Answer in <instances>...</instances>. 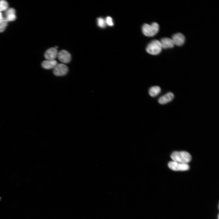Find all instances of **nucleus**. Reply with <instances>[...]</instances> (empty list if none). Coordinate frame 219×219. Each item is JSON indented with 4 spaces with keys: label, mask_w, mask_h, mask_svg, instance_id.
Instances as JSON below:
<instances>
[{
    "label": "nucleus",
    "mask_w": 219,
    "mask_h": 219,
    "mask_svg": "<svg viewBox=\"0 0 219 219\" xmlns=\"http://www.w3.org/2000/svg\"><path fill=\"white\" fill-rule=\"evenodd\" d=\"M57 62L55 60H45L42 63V66L43 68L47 69L54 68L57 64Z\"/></svg>",
    "instance_id": "11"
},
{
    "label": "nucleus",
    "mask_w": 219,
    "mask_h": 219,
    "mask_svg": "<svg viewBox=\"0 0 219 219\" xmlns=\"http://www.w3.org/2000/svg\"><path fill=\"white\" fill-rule=\"evenodd\" d=\"M7 22L5 19L3 18L0 20V33L4 31L7 26Z\"/></svg>",
    "instance_id": "13"
},
{
    "label": "nucleus",
    "mask_w": 219,
    "mask_h": 219,
    "mask_svg": "<svg viewBox=\"0 0 219 219\" xmlns=\"http://www.w3.org/2000/svg\"><path fill=\"white\" fill-rule=\"evenodd\" d=\"M185 37L181 33H177L173 35L172 39L175 45L180 46L182 45L185 41Z\"/></svg>",
    "instance_id": "7"
},
{
    "label": "nucleus",
    "mask_w": 219,
    "mask_h": 219,
    "mask_svg": "<svg viewBox=\"0 0 219 219\" xmlns=\"http://www.w3.org/2000/svg\"><path fill=\"white\" fill-rule=\"evenodd\" d=\"M16 18V16L15 14H11L6 16L5 19L6 21H12L15 20Z\"/></svg>",
    "instance_id": "16"
},
{
    "label": "nucleus",
    "mask_w": 219,
    "mask_h": 219,
    "mask_svg": "<svg viewBox=\"0 0 219 219\" xmlns=\"http://www.w3.org/2000/svg\"><path fill=\"white\" fill-rule=\"evenodd\" d=\"M59 60L64 63H69L71 59V55L70 53L65 50H62L57 54Z\"/></svg>",
    "instance_id": "6"
},
{
    "label": "nucleus",
    "mask_w": 219,
    "mask_h": 219,
    "mask_svg": "<svg viewBox=\"0 0 219 219\" xmlns=\"http://www.w3.org/2000/svg\"><path fill=\"white\" fill-rule=\"evenodd\" d=\"M3 19L2 13L0 12V20Z\"/></svg>",
    "instance_id": "19"
},
{
    "label": "nucleus",
    "mask_w": 219,
    "mask_h": 219,
    "mask_svg": "<svg viewBox=\"0 0 219 219\" xmlns=\"http://www.w3.org/2000/svg\"></svg>",
    "instance_id": "22"
},
{
    "label": "nucleus",
    "mask_w": 219,
    "mask_h": 219,
    "mask_svg": "<svg viewBox=\"0 0 219 219\" xmlns=\"http://www.w3.org/2000/svg\"><path fill=\"white\" fill-rule=\"evenodd\" d=\"M161 89L160 87L155 86L151 87L149 91L150 95L152 97L157 96L161 92Z\"/></svg>",
    "instance_id": "12"
},
{
    "label": "nucleus",
    "mask_w": 219,
    "mask_h": 219,
    "mask_svg": "<svg viewBox=\"0 0 219 219\" xmlns=\"http://www.w3.org/2000/svg\"><path fill=\"white\" fill-rule=\"evenodd\" d=\"M174 97L173 94L171 92H169L161 96L158 99V102L161 104H165L171 101Z\"/></svg>",
    "instance_id": "9"
},
{
    "label": "nucleus",
    "mask_w": 219,
    "mask_h": 219,
    "mask_svg": "<svg viewBox=\"0 0 219 219\" xmlns=\"http://www.w3.org/2000/svg\"><path fill=\"white\" fill-rule=\"evenodd\" d=\"M57 54L58 52L57 49L52 47L46 50L44 54V57L48 60H54L57 56Z\"/></svg>",
    "instance_id": "8"
},
{
    "label": "nucleus",
    "mask_w": 219,
    "mask_h": 219,
    "mask_svg": "<svg viewBox=\"0 0 219 219\" xmlns=\"http://www.w3.org/2000/svg\"><path fill=\"white\" fill-rule=\"evenodd\" d=\"M15 9L12 8H10L6 10L5 14V16H7L11 14H15Z\"/></svg>",
    "instance_id": "18"
},
{
    "label": "nucleus",
    "mask_w": 219,
    "mask_h": 219,
    "mask_svg": "<svg viewBox=\"0 0 219 219\" xmlns=\"http://www.w3.org/2000/svg\"><path fill=\"white\" fill-rule=\"evenodd\" d=\"M218 219H219V214L218 215Z\"/></svg>",
    "instance_id": "20"
},
{
    "label": "nucleus",
    "mask_w": 219,
    "mask_h": 219,
    "mask_svg": "<svg viewBox=\"0 0 219 219\" xmlns=\"http://www.w3.org/2000/svg\"><path fill=\"white\" fill-rule=\"evenodd\" d=\"M162 48L160 41L155 40L149 43L146 47V50L148 53L151 54L156 55L161 52Z\"/></svg>",
    "instance_id": "3"
},
{
    "label": "nucleus",
    "mask_w": 219,
    "mask_h": 219,
    "mask_svg": "<svg viewBox=\"0 0 219 219\" xmlns=\"http://www.w3.org/2000/svg\"><path fill=\"white\" fill-rule=\"evenodd\" d=\"M97 23L98 26L101 28H104L106 26V24L105 20L102 17L97 18Z\"/></svg>",
    "instance_id": "14"
},
{
    "label": "nucleus",
    "mask_w": 219,
    "mask_h": 219,
    "mask_svg": "<svg viewBox=\"0 0 219 219\" xmlns=\"http://www.w3.org/2000/svg\"><path fill=\"white\" fill-rule=\"evenodd\" d=\"M21 135H23V134H21Z\"/></svg>",
    "instance_id": "21"
},
{
    "label": "nucleus",
    "mask_w": 219,
    "mask_h": 219,
    "mask_svg": "<svg viewBox=\"0 0 219 219\" xmlns=\"http://www.w3.org/2000/svg\"><path fill=\"white\" fill-rule=\"evenodd\" d=\"M162 48L164 49L173 47L174 44L172 39L168 37L162 38L160 41Z\"/></svg>",
    "instance_id": "10"
},
{
    "label": "nucleus",
    "mask_w": 219,
    "mask_h": 219,
    "mask_svg": "<svg viewBox=\"0 0 219 219\" xmlns=\"http://www.w3.org/2000/svg\"><path fill=\"white\" fill-rule=\"evenodd\" d=\"M106 24L109 26H112L113 25V23L112 18L110 16H107L106 18Z\"/></svg>",
    "instance_id": "17"
},
{
    "label": "nucleus",
    "mask_w": 219,
    "mask_h": 219,
    "mask_svg": "<svg viewBox=\"0 0 219 219\" xmlns=\"http://www.w3.org/2000/svg\"><path fill=\"white\" fill-rule=\"evenodd\" d=\"M159 29V25L154 22L151 25L144 24L142 26V30L143 34L148 36H153L158 32Z\"/></svg>",
    "instance_id": "2"
},
{
    "label": "nucleus",
    "mask_w": 219,
    "mask_h": 219,
    "mask_svg": "<svg viewBox=\"0 0 219 219\" xmlns=\"http://www.w3.org/2000/svg\"><path fill=\"white\" fill-rule=\"evenodd\" d=\"M171 157L174 162L184 164L189 162L191 158L190 154L186 151H174L172 154Z\"/></svg>",
    "instance_id": "1"
},
{
    "label": "nucleus",
    "mask_w": 219,
    "mask_h": 219,
    "mask_svg": "<svg viewBox=\"0 0 219 219\" xmlns=\"http://www.w3.org/2000/svg\"><path fill=\"white\" fill-rule=\"evenodd\" d=\"M8 2L4 0L0 1V11L6 10L8 9Z\"/></svg>",
    "instance_id": "15"
},
{
    "label": "nucleus",
    "mask_w": 219,
    "mask_h": 219,
    "mask_svg": "<svg viewBox=\"0 0 219 219\" xmlns=\"http://www.w3.org/2000/svg\"><path fill=\"white\" fill-rule=\"evenodd\" d=\"M68 71L66 65L64 64H57L54 68L53 73L57 76H61L66 75Z\"/></svg>",
    "instance_id": "5"
},
{
    "label": "nucleus",
    "mask_w": 219,
    "mask_h": 219,
    "mask_svg": "<svg viewBox=\"0 0 219 219\" xmlns=\"http://www.w3.org/2000/svg\"><path fill=\"white\" fill-rule=\"evenodd\" d=\"M171 169L174 171H185L189 169V166L187 164L175 162H170L168 164Z\"/></svg>",
    "instance_id": "4"
}]
</instances>
